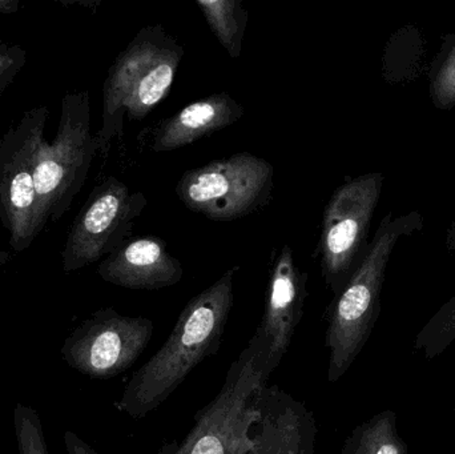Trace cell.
I'll return each instance as SVG.
<instances>
[{
    "mask_svg": "<svg viewBox=\"0 0 455 454\" xmlns=\"http://www.w3.org/2000/svg\"><path fill=\"white\" fill-rule=\"evenodd\" d=\"M341 454H409L408 444L398 434L397 413L382 410L355 426L345 440Z\"/></svg>",
    "mask_w": 455,
    "mask_h": 454,
    "instance_id": "cell-15",
    "label": "cell"
},
{
    "mask_svg": "<svg viewBox=\"0 0 455 454\" xmlns=\"http://www.w3.org/2000/svg\"><path fill=\"white\" fill-rule=\"evenodd\" d=\"M245 109L228 92L213 93L188 104L152 131L151 149L170 152L183 148L205 136L237 123Z\"/></svg>",
    "mask_w": 455,
    "mask_h": 454,
    "instance_id": "cell-14",
    "label": "cell"
},
{
    "mask_svg": "<svg viewBox=\"0 0 455 454\" xmlns=\"http://www.w3.org/2000/svg\"><path fill=\"white\" fill-rule=\"evenodd\" d=\"M424 227L421 215L393 218L387 213L369 243L357 268L326 311L328 381L337 383L355 364L381 315V295L387 264L398 240Z\"/></svg>",
    "mask_w": 455,
    "mask_h": 454,
    "instance_id": "cell-2",
    "label": "cell"
},
{
    "mask_svg": "<svg viewBox=\"0 0 455 454\" xmlns=\"http://www.w3.org/2000/svg\"><path fill=\"white\" fill-rule=\"evenodd\" d=\"M184 47L162 24L144 27L117 55L103 91V120L96 133L98 152L106 156L124 123L141 122L170 95Z\"/></svg>",
    "mask_w": 455,
    "mask_h": 454,
    "instance_id": "cell-3",
    "label": "cell"
},
{
    "mask_svg": "<svg viewBox=\"0 0 455 454\" xmlns=\"http://www.w3.org/2000/svg\"><path fill=\"white\" fill-rule=\"evenodd\" d=\"M13 426L19 454H50L42 420L34 408L18 402L13 410Z\"/></svg>",
    "mask_w": 455,
    "mask_h": 454,
    "instance_id": "cell-19",
    "label": "cell"
},
{
    "mask_svg": "<svg viewBox=\"0 0 455 454\" xmlns=\"http://www.w3.org/2000/svg\"><path fill=\"white\" fill-rule=\"evenodd\" d=\"M455 340V296L424 325L416 341L414 349L421 351L425 359L440 357Z\"/></svg>",
    "mask_w": 455,
    "mask_h": 454,
    "instance_id": "cell-17",
    "label": "cell"
},
{
    "mask_svg": "<svg viewBox=\"0 0 455 454\" xmlns=\"http://www.w3.org/2000/svg\"><path fill=\"white\" fill-rule=\"evenodd\" d=\"M98 275L109 284L136 291H156L179 284L184 268L156 236L131 237L99 264Z\"/></svg>",
    "mask_w": 455,
    "mask_h": 454,
    "instance_id": "cell-13",
    "label": "cell"
},
{
    "mask_svg": "<svg viewBox=\"0 0 455 454\" xmlns=\"http://www.w3.org/2000/svg\"><path fill=\"white\" fill-rule=\"evenodd\" d=\"M19 0H0V13H13L20 10Z\"/></svg>",
    "mask_w": 455,
    "mask_h": 454,
    "instance_id": "cell-22",
    "label": "cell"
},
{
    "mask_svg": "<svg viewBox=\"0 0 455 454\" xmlns=\"http://www.w3.org/2000/svg\"><path fill=\"white\" fill-rule=\"evenodd\" d=\"M48 115L44 106L28 109L0 139V220L16 252L31 247L44 229L40 224L35 171Z\"/></svg>",
    "mask_w": 455,
    "mask_h": 454,
    "instance_id": "cell-7",
    "label": "cell"
},
{
    "mask_svg": "<svg viewBox=\"0 0 455 454\" xmlns=\"http://www.w3.org/2000/svg\"><path fill=\"white\" fill-rule=\"evenodd\" d=\"M273 373L251 336L228 370L220 392L197 413L183 442H165L157 454L248 453L253 447L251 429L259 418V399Z\"/></svg>",
    "mask_w": 455,
    "mask_h": 454,
    "instance_id": "cell-4",
    "label": "cell"
},
{
    "mask_svg": "<svg viewBox=\"0 0 455 454\" xmlns=\"http://www.w3.org/2000/svg\"><path fill=\"white\" fill-rule=\"evenodd\" d=\"M208 26L232 59L240 58L249 13L241 0H197Z\"/></svg>",
    "mask_w": 455,
    "mask_h": 454,
    "instance_id": "cell-16",
    "label": "cell"
},
{
    "mask_svg": "<svg viewBox=\"0 0 455 454\" xmlns=\"http://www.w3.org/2000/svg\"><path fill=\"white\" fill-rule=\"evenodd\" d=\"M384 181L381 172L347 179L326 204L318 250L321 274L334 296L341 292L368 248L369 228Z\"/></svg>",
    "mask_w": 455,
    "mask_h": 454,
    "instance_id": "cell-8",
    "label": "cell"
},
{
    "mask_svg": "<svg viewBox=\"0 0 455 454\" xmlns=\"http://www.w3.org/2000/svg\"><path fill=\"white\" fill-rule=\"evenodd\" d=\"M10 260V253L5 251L0 250V267L4 266L7 261Z\"/></svg>",
    "mask_w": 455,
    "mask_h": 454,
    "instance_id": "cell-23",
    "label": "cell"
},
{
    "mask_svg": "<svg viewBox=\"0 0 455 454\" xmlns=\"http://www.w3.org/2000/svg\"><path fill=\"white\" fill-rule=\"evenodd\" d=\"M147 197L114 176L96 186L77 213L61 252L66 274L98 263L131 239Z\"/></svg>",
    "mask_w": 455,
    "mask_h": 454,
    "instance_id": "cell-9",
    "label": "cell"
},
{
    "mask_svg": "<svg viewBox=\"0 0 455 454\" xmlns=\"http://www.w3.org/2000/svg\"><path fill=\"white\" fill-rule=\"evenodd\" d=\"M315 413L277 386H267L251 429L253 447L246 454H317Z\"/></svg>",
    "mask_w": 455,
    "mask_h": 454,
    "instance_id": "cell-12",
    "label": "cell"
},
{
    "mask_svg": "<svg viewBox=\"0 0 455 454\" xmlns=\"http://www.w3.org/2000/svg\"><path fill=\"white\" fill-rule=\"evenodd\" d=\"M238 267L188 301L162 348L133 373L115 407L140 420L164 404L195 368L218 354L233 307Z\"/></svg>",
    "mask_w": 455,
    "mask_h": 454,
    "instance_id": "cell-1",
    "label": "cell"
},
{
    "mask_svg": "<svg viewBox=\"0 0 455 454\" xmlns=\"http://www.w3.org/2000/svg\"><path fill=\"white\" fill-rule=\"evenodd\" d=\"M307 274L297 267L293 250L283 245L273 259L264 314L253 338L273 370L280 367L304 317Z\"/></svg>",
    "mask_w": 455,
    "mask_h": 454,
    "instance_id": "cell-11",
    "label": "cell"
},
{
    "mask_svg": "<svg viewBox=\"0 0 455 454\" xmlns=\"http://www.w3.org/2000/svg\"><path fill=\"white\" fill-rule=\"evenodd\" d=\"M64 447L68 454H99L88 442L72 431H67L64 434Z\"/></svg>",
    "mask_w": 455,
    "mask_h": 454,
    "instance_id": "cell-21",
    "label": "cell"
},
{
    "mask_svg": "<svg viewBox=\"0 0 455 454\" xmlns=\"http://www.w3.org/2000/svg\"><path fill=\"white\" fill-rule=\"evenodd\" d=\"M96 152L90 92L66 93L55 139L51 144L44 139L37 154L35 184L43 228L48 221L55 223L63 218L71 208L87 180Z\"/></svg>",
    "mask_w": 455,
    "mask_h": 454,
    "instance_id": "cell-5",
    "label": "cell"
},
{
    "mask_svg": "<svg viewBox=\"0 0 455 454\" xmlns=\"http://www.w3.org/2000/svg\"><path fill=\"white\" fill-rule=\"evenodd\" d=\"M453 42L443 43L437 60L430 74V96L433 104L440 109L455 106V35Z\"/></svg>",
    "mask_w": 455,
    "mask_h": 454,
    "instance_id": "cell-18",
    "label": "cell"
},
{
    "mask_svg": "<svg viewBox=\"0 0 455 454\" xmlns=\"http://www.w3.org/2000/svg\"><path fill=\"white\" fill-rule=\"evenodd\" d=\"M155 324L114 308L91 315L61 344L64 362L80 375L108 380L130 370L151 343Z\"/></svg>",
    "mask_w": 455,
    "mask_h": 454,
    "instance_id": "cell-10",
    "label": "cell"
},
{
    "mask_svg": "<svg viewBox=\"0 0 455 454\" xmlns=\"http://www.w3.org/2000/svg\"><path fill=\"white\" fill-rule=\"evenodd\" d=\"M275 168L240 152L183 173L176 196L192 212L213 221H233L256 212L272 197Z\"/></svg>",
    "mask_w": 455,
    "mask_h": 454,
    "instance_id": "cell-6",
    "label": "cell"
},
{
    "mask_svg": "<svg viewBox=\"0 0 455 454\" xmlns=\"http://www.w3.org/2000/svg\"><path fill=\"white\" fill-rule=\"evenodd\" d=\"M27 53L19 44L0 42V98L26 64Z\"/></svg>",
    "mask_w": 455,
    "mask_h": 454,
    "instance_id": "cell-20",
    "label": "cell"
}]
</instances>
